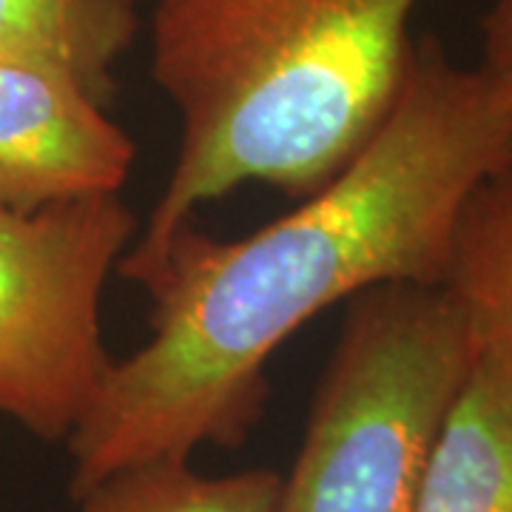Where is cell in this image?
Segmentation results:
<instances>
[{"label": "cell", "instance_id": "cell-1", "mask_svg": "<svg viewBox=\"0 0 512 512\" xmlns=\"http://www.w3.org/2000/svg\"><path fill=\"white\" fill-rule=\"evenodd\" d=\"M510 165V100L439 40L413 43L393 106L342 174L251 237L185 225L134 279L154 302L151 339L114 362L69 436L74 501L143 461L237 447L276 350L370 288L441 285L464 202Z\"/></svg>", "mask_w": 512, "mask_h": 512}, {"label": "cell", "instance_id": "cell-2", "mask_svg": "<svg viewBox=\"0 0 512 512\" xmlns=\"http://www.w3.org/2000/svg\"><path fill=\"white\" fill-rule=\"evenodd\" d=\"M416 3L157 0L151 74L180 114V148L117 274L134 282L200 205L242 185L305 200L342 174L402 89Z\"/></svg>", "mask_w": 512, "mask_h": 512}, {"label": "cell", "instance_id": "cell-3", "mask_svg": "<svg viewBox=\"0 0 512 512\" xmlns=\"http://www.w3.org/2000/svg\"><path fill=\"white\" fill-rule=\"evenodd\" d=\"M476 350L441 285L353 296L276 512H416Z\"/></svg>", "mask_w": 512, "mask_h": 512}, {"label": "cell", "instance_id": "cell-4", "mask_svg": "<svg viewBox=\"0 0 512 512\" xmlns=\"http://www.w3.org/2000/svg\"><path fill=\"white\" fill-rule=\"evenodd\" d=\"M137 220L120 197L0 208V416L69 439L109 379L100 302Z\"/></svg>", "mask_w": 512, "mask_h": 512}, {"label": "cell", "instance_id": "cell-5", "mask_svg": "<svg viewBox=\"0 0 512 512\" xmlns=\"http://www.w3.org/2000/svg\"><path fill=\"white\" fill-rule=\"evenodd\" d=\"M137 148L69 77L0 63V208L120 197Z\"/></svg>", "mask_w": 512, "mask_h": 512}, {"label": "cell", "instance_id": "cell-6", "mask_svg": "<svg viewBox=\"0 0 512 512\" xmlns=\"http://www.w3.org/2000/svg\"><path fill=\"white\" fill-rule=\"evenodd\" d=\"M416 512H512V379L484 350L444 419Z\"/></svg>", "mask_w": 512, "mask_h": 512}, {"label": "cell", "instance_id": "cell-7", "mask_svg": "<svg viewBox=\"0 0 512 512\" xmlns=\"http://www.w3.org/2000/svg\"><path fill=\"white\" fill-rule=\"evenodd\" d=\"M134 35V0H0V63L63 74L100 106Z\"/></svg>", "mask_w": 512, "mask_h": 512}, {"label": "cell", "instance_id": "cell-8", "mask_svg": "<svg viewBox=\"0 0 512 512\" xmlns=\"http://www.w3.org/2000/svg\"><path fill=\"white\" fill-rule=\"evenodd\" d=\"M441 288L467 316L476 348L512 379V165L464 202Z\"/></svg>", "mask_w": 512, "mask_h": 512}, {"label": "cell", "instance_id": "cell-9", "mask_svg": "<svg viewBox=\"0 0 512 512\" xmlns=\"http://www.w3.org/2000/svg\"><path fill=\"white\" fill-rule=\"evenodd\" d=\"M282 476L242 470L205 476L188 458H157L97 481L77 498L80 512H276Z\"/></svg>", "mask_w": 512, "mask_h": 512}, {"label": "cell", "instance_id": "cell-10", "mask_svg": "<svg viewBox=\"0 0 512 512\" xmlns=\"http://www.w3.org/2000/svg\"><path fill=\"white\" fill-rule=\"evenodd\" d=\"M478 69L512 103V0H495L484 20V60Z\"/></svg>", "mask_w": 512, "mask_h": 512}]
</instances>
